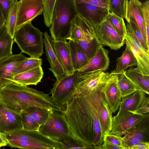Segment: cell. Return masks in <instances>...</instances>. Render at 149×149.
Here are the masks:
<instances>
[{"label":"cell","mask_w":149,"mask_h":149,"mask_svg":"<svg viewBox=\"0 0 149 149\" xmlns=\"http://www.w3.org/2000/svg\"><path fill=\"white\" fill-rule=\"evenodd\" d=\"M103 93L76 94L66 104L63 112L73 133L80 141L102 149L103 134L100 121Z\"/></svg>","instance_id":"6da1fadb"},{"label":"cell","mask_w":149,"mask_h":149,"mask_svg":"<svg viewBox=\"0 0 149 149\" xmlns=\"http://www.w3.org/2000/svg\"><path fill=\"white\" fill-rule=\"evenodd\" d=\"M0 100L7 107L19 113L31 107L56 111L59 107L49 94L14 82L0 89Z\"/></svg>","instance_id":"7a4b0ae2"},{"label":"cell","mask_w":149,"mask_h":149,"mask_svg":"<svg viewBox=\"0 0 149 149\" xmlns=\"http://www.w3.org/2000/svg\"><path fill=\"white\" fill-rule=\"evenodd\" d=\"M78 15L75 0H56L49 28L51 39L69 40L72 22Z\"/></svg>","instance_id":"3957f363"},{"label":"cell","mask_w":149,"mask_h":149,"mask_svg":"<svg viewBox=\"0 0 149 149\" xmlns=\"http://www.w3.org/2000/svg\"><path fill=\"white\" fill-rule=\"evenodd\" d=\"M43 35L30 22L16 30L13 39L22 52L31 57L39 58L43 53Z\"/></svg>","instance_id":"277c9868"},{"label":"cell","mask_w":149,"mask_h":149,"mask_svg":"<svg viewBox=\"0 0 149 149\" xmlns=\"http://www.w3.org/2000/svg\"><path fill=\"white\" fill-rule=\"evenodd\" d=\"M39 130L58 141L63 142L69 139L79 141L73 133L63 112L52 110L47 120L40 126Z\"/></svg>","instance_id":"5b68a950"},{"label":"cell","mask_w":149,"mask_h":149,"mask_svg":"<svg viewBox=\"0 0 149 149\" xmlns=\"http://www.w3.org/2000/svg\"><path fill=\"white\" fill-rule=\"evenodd\" d=\"M109 75V73L101 71L85 72L77 71L76 94L89 95L103 93L108 84Z\"/></svg>","instance_id":"8992f818"},{"label":"cell","mask_w":149,"mask_h":149,"mask_svg":"<svg viewBox=\"0 0 149 149\" xmlns=\"http://www.w3.org/2000/svg\"><path fill=\"white\" fill-rule=\"evenodd\" d=\"M77 71L71 74H66L53 84L50 89L52 98L63 106L65 104L76 94V84Z\"/></svg>","instance_id":"52a82bcc"},{"label":"cell","mask_w":149,"mask_h":149,"mask_svg":"<svg viewBox=\"0 0 149 149\" xmlns=\"http://www.w3.org/2000/svg\"><path fill=\"white\" fill-rule=\"evenodd\" d=\"M149 116V113L139 115L128 111L119 110L117 115L112 117L111 130L109 134L121 136Z\"/></svg>","instance_id":"ba28073f"},{"label":"cell","mask_w":149,"mask_h":149,"mask_svg":"<svg viewBox=\"0 0 149 149\" xmlns=\"http://www.w3.org/2000/svg\"><path fill=\"white\" fill-rule=\"evenodd\" d=\"M78 14L93 28L102 23L110 12L109 9L75 0Z\"/></svg>","instance_id":"9c48e42d"},{"label":"cell","mask_w":149,"mask_h":149,"mask_svg":"<svg viewBox=\"0 0 149 149\" xmlns=\"http://www.w3.org/2000/svg\"><path fill=\"white\" fill-rule=\"evenodd\" d=\"M41 0H19L18 9L16 30L22 25L31 21L43 12Z\"/></svg>","instance_id":"30bf717a"},{"label":"cell","mask_w":149,"mask_h":149,"mask_svg":"<svg viewBox=\"0 0 149 149\" xmlns=\"http://www.w3.org/2000/svg\"><path fill=\"white\" fill-rule=\"evenodd\" d=\"M95 35L102 45L117 50L123 46L125 40L120 37L106 19L93 28Z\"/></svg>","instance_id":"8fae6325"},{"label":"cell","mask_w":149,"mask_h":149,"mask_svg":"<svg viewBox=\"0 0 149 149\" xmlns=\"http://www.w3.org/2000/svg\"><path fill=\"white\" fill-rule=\"evenodd\" d=\"M119 74L115 70L109 73L108 84L102 93L112 113L118 109L121 102L122 96L118 84Z\"/></svg>","instance_id":"7c38bea8"},{"label":"cell","mask_w":149,"mask_h":149,"mask_svg":"<svg viewBox=\"0 0 149 149\" xmlns=\"http://www.w3.org/2000/svg\"><path fill=\"white\" fill-rule=\"evenodd\" d=\"M26 58L20 53L13 54L0 61V89L13 82L14 70L22 61Z\"/></svg>","instance_id":"4fadbf2b"},{"label":"cell","mask_w":149,"mask_h":149,"mask_svg":"<svg viewBox=\"0 0 149 149\" xmlns=\"http://www.w3.org/2000/svg\"><path fill=\"white\" fill-rule=\"evenodd\" d=\"M129 41L125 39V43L132 51L137 62V67L134 68L143 74L149 75V52L135 37H131Z\"/></svg>","instance_id":"5bb4252c"},{"label":"cell","mask_w":149,"mask_h":149,"mask_svg":"<svg viewBox=\"0 0 149 149\" xmlns=\"http://www.w3.org/2000/svg\"><path fill=\"white\" fill-rule=\"evenodd\" d=\"M22 129L20 113L8 108L0 100V133L5 134Z\"/></svg>","instance_id":"9a60e30c"},{"label":"cell","mask_w":149,"mask_h":149,"mask_svg":"<svg viewBox=\"0 0 149 149\" xmlns=\"http://www.w3.org/2000/svg\"><path fill=\"white\" fill-rule=\"evenodd\" d=\"M51 43L53 49L66 74H71L74 71L72 65L70 51L66 40H53Z\"/></svg>","instance_id":"2e32d148"},{"label":"cell","mask_w":149,"mask_h":149,"mask_svg":"<svg viewBox=\"0 0 149 149\" xmlns=\"http://www.w3.org/2000/svg\"><path fill=\"white\" fill-rule=\"evenodd\" d=\"M109 51L101 45L95 54L90 59L86 64L79 70L80 72L96 71H106L109 66L110 59Z\"/></svg>","instance_id":"e0dca14e"},{"label":"cell","mask_w":149,"mask_h":149,"mask_svg":"<svg viewBox=\"0 0 149 149\" xmlns=\"http://www.w3.org/2000/svg\"><path fill=\"white\" fill-rule=\"evenodd\" d=\"M43 36L46 54L50 65L49 69L52 72L57 80L66 73L53 49L51 43V38L47 31L44 32Z\"/></svg>","instance_id":"ac0fdd59"},{"label":"cell","mask_w":149,"mask_h":149,"mask_svg":"<svg viewBox=\"0 0 149 149\" xmlns=\"http://www.w3.org/2000/svg\"><path fill=\"white\" fill-rule=\"evenodd\" d=\"M141 2L139 0H130L127 3L126 16L127 22L134 21L141 31L146 41V37L141 7Z\"/></svg>","instance_id":"d6986e66"},{"label":"cell","mask_w":149,"mask_h":149,"mask_svg":"<svg viewBox=\"0 0 149 149\" xmlns=\"http://www.w3.org/2000/svg\"><path fill=\"white\" fill-rule=\"evenodd\" d=\"M6 140H16L42 143L45 136L39 130L29 131L23 129L2 134Z\"/></svg>","instance_id":"ffe728a7"},{"label":"cell","mask_w":149,"mask_h":149,"mask_svg":"<svg viewBox=\"0 0 149 149\" xmlns=\"http://www.w3.org/2000/svg\"><path fill=\"white\" fill-rule=\"evenodd\" d=\"M94 33L93 29L78 14L72 22L69 40L79 41Z\"/></svg>","instance_id":"44dd1931"},{"label":"cell","mask_w":149,"mask_h":149,"mask_svg":"<svg viewBox=\"0 0 149 149\" xmlns=\"http://www.w3.org/2000/svg\"><path fill=\"white\" fill-rule=\"evenodd\" d=\"M43 74L42 68L40 66L16 75L13 81L23 86L37 85L41 81Z\"/></svg>","instance_id":"7402d4cb"},{"label":"cell","mask_w":149,"mask_h":149,"mask_svg":"<svg viewBox=\"0 0 149 149\" xmlns=\"http://www.w3.org/2000/svg\"><path fill=\"white\" fill-rule=\"evenodd\" d=\"M74 42L86 55L89 60L95 54L100 46L102 45L95 33L86 37L82 40Z\"/></svg>","instance_id":"603a6c76"},{"label":"cell","mask_w":149,"mask_h":149,"mask_svg":"<svg viewBox=\"0 0 149 149\" xmlns=\"http://www.w3.org/2000/svg\"><path fill=\"white\" fill-rule=\"evenodd\" d=\"M125 134L124 138H132L141 141L149 142V116Z\"/></svg>","instance_id":"cb8c5ba5"},{"label":"cell","mask_w":149,"mask_h":149,"mask_svg":"<svg viewBox=\"0 0 149 149\" xmlns=\"http://www.w3.org/2000/svg\"><path fill=\"white\" fill-rule=\"evenodd\" d=\"M144 92L138 90L129 95L122 98L119 110L133 111L139 107L146 97Z\"/></svg>","instance_id":"d4e9b609"},{"label":"cell","mask_w":149,"mask_h":149,"mask_svg":"<svg viewBox=\"0 0 149 149\" xmlns=\"http://www.w3.org/2000/svg\"><path fill=\"white\" fill-rule=\"evenodd\" d=\"M125 74L139 90L149 95V75L143 74L132 68L125 70Z\"/></svg>","instance_id":"484cf974"},{"label":"cell","mask_w":149,"mask_h":149,"mask_svg":"<svg viewBox=\"0 0 149 149\" xmlns=\"http://www.w3.org/2000/svg\"><path fill=\"white\" fill-rule=\"evenodd\" d=\"M68 42L74 70V71H78L85 65L89 60L74 41L69 40Z\"/></svg>","instance_id":"4316f807"},{"label":"cell","mask_w":149,"mask_h":149,"mask_svg":"<svg viewBox=\"0 0 149 149\" xmlns=\"http://www.w3.org/2000/svg\"><path fill=\"white\" fill-rule=\"evenodd\" d=\"M112 113L103 94L100 113V123L103 135L109 134L111 131Z\"/></svg>","instance_id":"83f0119b"},{"label":"cell","mask_w":149,"mask_h":149,"mask_svg":"<svg viewBox=\"0 0 149 149\" xmlns=\"http://www.w3.org/2000/svg\"><path fill=\"white\" fill-rule=\"evenodd\" d=\"M14 41L8 33L5 24L0 28V61L13 54Z\"/></svg>","instance_id":"f1b7e54d"},{"label":"cell","mask_w":149,"mask_h":149,"mask_svg":"<svg viewBox=\"0 0 149 149\" xmlns=\"http://www.w3.org/2000/svg\"><path fill=\"white\" fill-rule=\"evenodd\" d=\"M116 61L115 70L118 74H121L129 67L137 65L136 58L129 47L126 45L122 55L117 58Z\"/></svg>","instance_id":"f546056e"},{"label":"cell","mask_w":149,"mask_h":149,"mask_svg":"<svg viewBox=\"0 0 149 149\" xmlns=\"http://www.w3.org/2000/svg\"><path fill=\"white\" fill-rule=\"evenodd\" d=\"M118 84L122 97L130 95L139 90L126 76L125 70L119 74Z\"/></svg>","instance_id":"4dcf8cb0"},{"label":"cell","mask_w":149,"mask_h":149,"mask_svg":"<svg viewBox=\"0 0 149 149\" xmlns=\"http://www.w3.org/2000/svg\"><path fill=\"white\" fill-rule=\"evenodd\" d=\"M18 3V0H15L12 5L8 13L5 23L7 31L13 39L16 31Z\"/></svg>","instance_id":"1f68e13d"},{"label":"cell","mask_w":149,"mask_h":149,"mask_svg":"<svg viewBox=\"0 0 149 149\" xmlns=\"http://www.w3.org/2000/svg\"><path fill=\"white\" fill-rule=\"evenodd\" d=\"M105 19L118 35L125 40L127 32L123 18L110 12Z\"/></svg>","instance_id":"d6a6232c"},{"label":"cell","mask_w":149,"mask_h":149,"mask_svg":"<svg viewBox=\"0 0 149 149\" xmlns=\"http://www.w3.org/2000/svg\"><path fill=\"white\" fill-rule=\"evenodd\" d=\"M41 59L34 58H27L22 61L16 68L13 72V77L20 73L41 66Z\"/></svg>","instance_id":"836d02e7"},{"label":"cell","mask_w":149,"mask_h":149,"mask_svg":"<svg viewBox=\"0 0 149 149\" xmlns=\"http://www.w3.org/2000/svg\"><path fill=\"white\" fill-rule=\"evenodd\" d=\"M52 110L39 107H31L24 111L29 114L40 126L47 121Z\"/></svg>","instance_id":"e575fe53"},{"label":"cell","mask_w":149,"mask_h":149,"mask_svg":"<svg viewBox=\"0 0 149 149\" xmlns=\"http://www.w3.org/2000/svg\"><path fill=\"white\" fill-rule=\"evenodd\" d=\"M128 0H109V10L111 13L125 18Z\"/></svg>","instance_id":"d590c367"},{"label":"cell","mask_w":149,"mask_h":149,"mask_svg":"<svg viewBox=\"0 0 149 149\" xmlns=\"http://www.w3.org/2000/svg\"><path fill=\"white\" fill-rule=\"evenodd\" d=\"M11 148L23 149H50L47 146L40 143L16 140H6Z\"/></svg>","instance_id":"8d00e7d4"},{"label":"cell","mask_w":149,"mask_h":149,"mask_svg":"<svg viewBox=\"0 0 149 149\" xmlns=\"http://www.w3.org/2000/svg\"><path fill=\"white\" fill-rule=\"evenodd\" d=\"M43 6V15L45 24L48 27L52 24V16L56 0H41Z\"/></svg>","instance_id":"74e56055"},{"label":"cell","mask_w":149,"mask_h":149,"mask_svg":"<svg viewBox=\"0 0 149 149\" xmlns=\"http://www.w3.org/2000/svg\"><path fill=\"white\" fill-rule=\"evenodd\" d=\"M20 115L23 129L29 131L39 130L40 125L29 114L23 110Z\"/></svg>","instance_id":"f35d334b"},{"label":"cell","mask_w":149,"mask_h":149,"mask_svg":"<svg viewBox=\"0 0 149 149\" xmlns=\"http://www.w3.org/2000/svg\"><path fill=\"white\" fill-rule=\"evenodd\" d=\"M127 31L132 33L144 48L149 52L146 42L141 31L136 24L134 21L127 22L126 25Z\"/></svg>","instance_id":"ab89813d"},{"label":"cell","mask_w":149,"mask_h":149,"mask_svg":"<svg viewBox=\"0 0 149 149\" xmlns=\"http://www.w3.org/2000/svg\"><path fill=\"white\" fill-rule=\"evenodd\" d=\"M141 7L143 14V19L146 37V44L149 48V1L147 0L141 3Z\"/></svg>","instance_id":"60d3db41"},{"label":"cell","mask_w":149,"mask_h":149,"mask_svg":"<svg viewBox=\"0 0 149 149\" xmlns=\"http://www.w3.org/2000/svg\"><path fill=\"white\" fill-rule=\"evenodd\" d=\"M64 145V149H95L93 146L87 145L79 141L69 139L65 141H62Z\"/></svg>","instance_id":"b9f144b4"},{"label":"cell","mask_w":149,"mask_h":149,"mask_svg":"<svg viewBox=\"0 0 149 149\" xmlns=\"http://www.w3.org/2000/svg\"><path fill=\"white\" fill-rule=\"evenodd\" d=\"M103 141L120 147L122 149H127L122 138L121 136L109 134H105L103 135Z\"/></svg>","instance_id":"7bdbcfd3"},{"label":"cell","mask_w":149,"mask_h":149,"mask_svg":"<svg viewBox=\"0 0 149 149\" xmlns=\"http://www.w3.org/2000/svg\"><path fill=\"white\" fill-rule=\"evenodd\" d=\"M15 0H0V9L6 20L9 10Z\"/></svg>","instance_id":"ee69618b"},{"label":"cell","mask_w":149,"mask_h":149,"mask_svg":"<svg viewBox=\"0 0 149 149\" xmlns=\"http://www.w3.org/2000/svg\"><path fill=\"white\" fill-rule=\"evenodd\" d=\"M136 114L141 115L148 113L149 112V98L146 97L135 110L131 112Z\"/></svg>","instance_id":"f6af8a7d"},{"label":"cell","mask_w":149,"mask_h":149,"mask_svg":"<svg viewBox=\"0 0 149 149\" xmlns=\"http://www.w3.org/2000/svg\"><path fill=\"white\" fill-rule=\"evenodd\" d=\"M92 5L109 9V0H80Z\"/></svg>","instance_id":"bcb514c9"},{"label":"cell","mask_w":149,"mask_h":149,"mask_svg":"<svg viewBox=\"0 0 149 149\" xmlns=\"http://www.w3.org/2000/svg\"><path fill=\"white\" fill-rule=\"evenodd\" d=\"M124 144L127 149H130L132 146L135 145L141 142L139 140L132 138H126L122 137Z\"/></svg>","instance_id":"7dc6e473"},{"label":"cell","mask_w":149,"mask_h":149,"mask_svg":"<svg viewBox=\"0 0 149 149\" xmlns=\"http://www.w3.org/2000/svg\"><path fill=\"white\" fill-rule=\"evenodd\" d=\"M130 149H149V142H140L132 146Z\"/></svg>","instance_id":"c3c4849f"},{"label":"cell","mask_w":149,"mask_h":149,"mask_svg":"<svg viewBox=\"0 0 149 149\" xmlns=\"http://www.w3.org/2000/svg\"><path fill=\"white\" fill-rule=\"evenodd\" d=\"M102 149H122L118 146L105 141H104L102 145Z\"/></svg>","instance_id":"681fc988"},{"label":"cell","mask_w":149,"mask_h":149,"mask_svg":"<svg viewBox=\"0 0 149 149\" xmlns=\"http://www.w3.org/2000/svg\"><path fill=\"white\" fill-rule=\"evenodd\" d=\"M8 142L4 138L2 134L0 133V148L2 147L6 146Z\"/></svg>","instance_id":"f907efd6"},{"label":"cell","mask_w":149,"mask_h":149,"mask_svg":"<svg viewBox=\"0 0 149 149\" xmlns=\"http://www.w3.org/2000/svg\"><path fill=\"white\" fill-rule=\"evenodd\" d=\"M6 23V20L4 18L0 9V28Z\"/></svg>","instance_id":"816d5d0a"},{"label":"cell","mask_w":149,"mask_h":149,"mask_svg":"<svg viewBox=\"0 0 149 149\" xmlns=\"http://www.w3.org/2000/svg\"></svg>","instance_id":"f5cc1de1"}]
</instances>
